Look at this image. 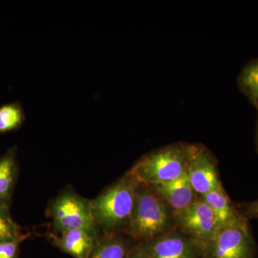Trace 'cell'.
<instances>
[{
  "mask_svg": "<svg viewBox=\"0 0 258 258\" xmlns=\"http://www.w3.org/2000/svg\"><path fill=\"white\" fill-rule=\"evenodd\" d=\"M202 258H254V243L248 222L244 216L222 227L200 246Z\"/></svg>",
  "mask_w": 258,
  "mask_h": 258,
  "instance_id": "cell-5",
  "label": "cell"
},
{
  "mask_svg": "<svg viewBox=\"0 0 258 258\" xmlns=\"http://www.w3.org/2000/svg\"><path fill=\"white\" fill-rule=\"evenodd\" d=\"M29 237V234H23L18 238L0 241V258H17L20 244Z\"/></svg>",
  "mask_w": 258,
  "mask_h": 258,
  "instance_id": "cell-17",
  "label": "cell"
},
{
  "mask_svg": "<svg viewBox=\"0 0 258 258\" xmlns=\"http://www.w3.org/2000/svg\"><path fill=\"white\" fill-rule=\"evenodd\" d=\"M139 243L150 258H202L200 246L176 229Z\"/></svg>",
  "mask_w": 258,
  "mask_h": 258,
  "instance_id": "cell-8",
  "label": "cell"
},
{
  "mask_svg": "<svg viewBox=\"0 0 258 258\" xmlns=\"http://www.w3.org/2000/svg\"><path fill=\"white\" fill-rule=\"evenodd\" d=\"M52 243L64 253L74 258H88L93 250L97 239L77 229H69L60 233H51Z\"/></svg>",
  "mask_w": 258,
  "mask_h": 258,
  "instance_id": "cell-10",
  "label": "cell"
},
{
  "mask_svg": "<svg viewBox=\"0 0 258 258\" xmlns=\"http://www.w3.org/2000/svg\"><path fill=\"white\" fill-rule=\"evenodd\" d=\"M140 183L129 171L91 200L96 225L103 234L124 231Z\"/></svg>",
  "mask_w": 258,
  "mask_h": 258,
  "instance_id": "cell-1",
  "label": "cell"
},
{
  "mask_svg": "<svg viewBox=\"0 0 258 258\" xmlns=\"http://www.w3.org/2000/svg\"><path fill=\"white\" fill-rule=\"evenodd\" d=\"M197 144L176 142L144 154L129 170L140 184L169 182L184 175Z\"/></svg>",
  "mask_w": 258,
  "mask_h": 258,
  "instance_id": "cell-3",
  "label": "cell"
},
{
  "mask_svg": "<svg viewBox=\"0 0 258 258\" xmlns=\"http://www.w3.org/2000/svg\"><path fill=\"white\" fill-rule=\"evenodd\" d=\"M237 86L258 113V57L244 64L237 77Z\"/></svg>",
  "mask_w": 258,
  "mask_h": 258,
  "instance_id": "cell-14",
  "label": "cell"
},
{
  "mask_svg": "<svg viewBox=\"0 0 258 258\" xmlns=\"http://www.w3.org/2000/svg\"><path fill=\"white\" fill-rule=\"evenodd\" d=\"M132 246L118 233L103 234L88 258H128Z\"/></svg>",
  "mask_w": 258,
  "mask_h": 258,
  "instance_id": "cell-13",
  "label": "cell"
},
{
  "mask_svg": "<svg viewBox=\"0 0 258 258\" xmlns=\"http://www.w3.org/2000/svg\"><path fill=\"white\" fill-rule=\"evenodd\" d=\"M55 234L77 229L98 238L100 230L93 215L91 200L83 198L71 188H66L51 200L47 210Z\"/></svg>",
  "mask_w": 258,
  "mask_h": 258,
  "instance_id": "cell-4",
  "label": "cell"
},
{
  "mask_svg": "<svg viewBox=\"0 0 258 258\" xmlns=\"http://www.w3.org/2000/svg\"><path fill=\"white\" fill-rule=\"evenodd\" d=\"M175 229L174 214L165 202L149 185L139 184L125 233L137 242H144Z\"/></svg>",
  "mask_w": 258,
  "mask_h": 258,
  "instance_id": "cell-2",
  "label": "cell"
},
{
  "mask_svg": "<svg viewBox=\"0 0 258 258\" xmlns=\"http://www.w3.org/2000/svg\"><path fill=\"white\" fill-rule=\"evenodd\" d=\"M243 216L247 220L258 218V201L246 205Z\"/></svg>",
  "mask_w": 258,
  "mask_h": 258,
  "instance_id": "cell-19",
  "label": "cell"
},
{
  "mask_svg": "<svg viewBox=\"0 0 258 258\" xmlns=\"http://www.w3.org/2000/svg\"><path fill=\"white\" fill-rule=\"evenodd\" d=\"M25 120L21 103L12 102L0 106V134L18 130Z\"/></svg>",
  "mask_w": 258,
  "mask_h": 258,
  "instance_id": "cell-15",
  "label": "cell"
},
{
  "mask_svg": "<svg viewBox=\"0 0 258 258\" xmlns=\"http://www.w3.org/2000/svg\"><path fill=\"white\" fill-rule=\"evenodd\" d=\"M128 258H150L148 255L142 244L137 242L134 244L129 252Z\"/></svg>",
  "mask_w": 258,
  "mask_h": 258,
  "instance_id": "cell-18",
  "label": "cell"
},
{
  "mask_svg": "<svg viewBox=\"0 0 258 258\" xmlns=\"http://www.w3.org/2000/svg\"><path fill=\"white\" fill-rule=\"evenodd\" d=\"M149 186L165 202L174 217L200 197L190 184L186 173L174 181Z\"/></svg>",
  "mask_w": 258,
  "mask_h": 258,
  "instance_id": "cell-9",
  "label": "cell"
},
{
  "mask_svg": "<svg viewBox=\"0 0 258 258\" xmlns=\"http://www.w3.org/2000/svg\"><path fill=\"white\" fill-rule=\"evenodd\" d=\"M200 197L211 209L219 229L235 223L243 216L231 203L223 186Z\"/></svg>",
  "mask_w": 258,
  "mask_h": 258,
  "instance_id": "cell-11",
  "label": "cell"
},
{
  "mask_svg": "<svg viewBox=\"0 0 258 258\" xmlns=\"http://www.w3.org/2000/svg\"><path fill=\"white\" fill-rule=\"evenodd\" d=\"M16 148H10L0 157V203L9 206L18 175Z\"/></svg>",
  "mask_w": 258,
  "mask_h": 258,
  "instance_id": "cell-12",
  "label": "cell"
},
{
  "mask_svg": "<svg viewBox=\"0 0 258 258\" xmlns=\"http://www.w3.org/2000/svg\"><path fill=\"white\" fill-rule=\"evenodd\" d=\"M23 235L20 226L10 215L9 206L0 203V241L13 240Z\"/></svg>",
  "mask_w": 258,
  "mask_h": 258,
  "instance_id": "cell-16",
  "label": "cell"
},
{
  "mask_svg": "<svg viewBox=\"0 0 258 258\" xmlns=\"http://www.w3.org/2000/svg\"><path fill=\"white\" fill-rule=\"evenodd\" d=\"M255 147L256 149H257V152L258 153V113L257 122H256L255 126Z\"/></svg>",
  "mask_w": 258,
  "mask_h": 258,
  "instance_id": "cell-20",
  "label": "cell"
},
{
  "mask_svg": "<svg viewBox=\"0 0 258 258\" xmlns=\"http://www.w3.org/2000/svg\"><path fill=\"white\" fill-rule=\"evenodd\" d=\"M186 176L199 196L223 186L219 176L216 157L202 144H197L188 165Z\"/></svg>",
  "mask_w": 258,
  "mask_h": 258,
  "instance_id": "cell-7",
  "label": "cell"
},
{
  "mask_svg": "<svg viewBox=\"0 0 258 258\" xmlns=\"http://www.w3.org/2000/svg\"><path fill=\"white\" fill-rule=\"evenodd\" d=\"M174 218L176 230L200 246L208 242L219 230L213 212L200 197Z\"/></svg>",
  "mask_w": 258,
  "mask_h": 258,
  "instance_id": "cell-6",
  "label": "cell"
}]
</instances>
